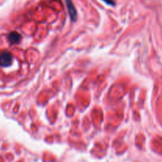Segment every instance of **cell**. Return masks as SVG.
Wrapping results in <instances>:
<instances>
[{"label":"cell","mask_w":162,"mask_h":162,"mask_svg":"<svg viewBox=\"0 0 162 162\" xmlns=\"http://www.w3.org/2000/svg\"><path fill=\"white\" fill-rule=\"evenodd\" d=\"M13 56L12 54L8 51H2L0 52V66L7 67L12 63Z\"/></svg>","instance_id":"1"},{"label":"cell","mask_w":162,"mask_h":162,"mask_svg":"<svg viewBox=\"0 0 162 162\" xmlns=\"http://www.w3.org/2000/svg\"><path fill=\"white\" fill-rule=\"evenodd\" d=\"M65 1H66V7L68 9L69 15H70L71 21H75L77 20V11H76L75 7H74L73 2L71 0H65Z\"/></svg>","instance_id":"2"},{"label":"cell","mask_w":162,"mask_h":162,"mask_svg":"<svg viewBox=\"0 0 162 162\" xmlns=\"http://www.w3.org/2000/svg\"><path fill=\"white\" fill-rule=\"evenodd\" d=\"M21 40V36L17 32H12L8 35V40L11 45H17Z\"/></svg>","instance_id":"3"},{"label":"cell","mask_w":162,"mask_h":162,"mask_svg":"<svg viewBox=\"0 0 162 162\" xmlns=\"http://www.w3.org/2000/svg\"><path fill=\"white\" fill-rule=\"evenodd\" d=\"M103 2H104L106 4L109 5V6H115V0H102Z\"/></svg>","instance_id":"4"}]
</instances>
